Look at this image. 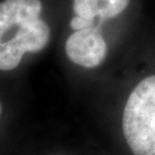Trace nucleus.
<instances>
[{
	"instance_id": "nucleus-1",
	"label": "nucleus",
	"mask_w": 155,
	"mask_h": 155,
	"mask_svg": "<svg viewBox=\"0 0 155 155\" xmlns=\"http://www.w3.org/2000/svg\"><path fill=\"white\" fill-rule=\"evenodd\" d=\"M122 127L133 155H155V74L142 79L129 93Z\"/></svg>"
},
{
	"instance_id": "nucleus-2",
	"label": "nucleus",
	"mask_w": 155,
	"mask_h": 155,
	"mask_svg": "<svg viewBox=\"0 0 155 155\" xmlns=\"http://www.w3.org/2000/svg\"><path fill=\"white\" fill-rule=\"evenodd\" d=\"M49 39L51 28L40 17L22 23L13 36L0 44V70L16 69L25 53L43 51L49 43Z\"/></svg>"
},
{
	"instance_id": "nucleus-3",
	"label": "nucleus",
	"mask_w": 155,
	"mask_h": 155,
	"mask_svg": "<svg viewBox=\"0 0 155 155\" xmlns=\"http://www.w3.org/2000/svg\"><path fill=\"white\" fill-rule=\"evenodd\" d=\"M65 51L72 64L93 69L105 61L107 44L101 27H91L72 32L66 40Z\"/></svg>"
},
{
	"instance_id": "nucleus-4",
	"label": "nucleus",
	"mask_w": 155,
	"mask_h": 155,
	"mask_svg": "<svg viewBox=\"0 0 155 155\" xmlns=\"http://www.w3.org/2000/svg\"><path fill=\"white\" fill-rule=\"evenodd\" d=\"M130 0H72L75 16L70 21L72 30L101 27V23L111 19L128 8Z\"/></svg>"
},
{
	"instance_id": "nucleus-5",
	"label": "nucleus",
	"mask_w": 155,
	"mask_h": 155,
	"mask_svg": "<svg viewBox=\"0 0 155 155\" xmlns=\"http://www.w3.org/2000/svg\"><path fill=\"white\" fill-rule=\"evenodd\" d=\"M41 11V0H3L0 2V44L9 30L30 19L39 18Z\"/></svg>"
},
{
	"instance_id": "nucleus-6",
	"label": "nucleus",
	"mask_w": 155,
	"mask_h": 155,
	"mask_svg": "<svg viewBox=\"0 0 155 155\" xmlns=\"http://www.w3.org/2000/svg\"><path fill=\"white\" fill-rule=\"evenodd\" d=\"M2 111H3V106H2V102H0V116H2Z\"/></svg>"
}]
</instances>
